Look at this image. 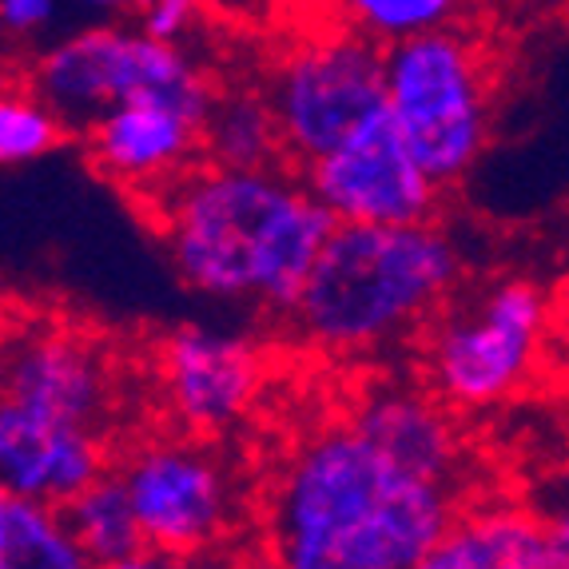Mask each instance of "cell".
<instances>
[{
    "mask_svg": "<svg viewBox=\"0 0 569 569\" xmlns=\"http://www.w3.org/2000/svg\"><path fill=\"white\" fill-rule=\"evenodd\" d=\"M116 466L112 438L100 430L40 418L0 402V482L4 493L64 510Z\"/></svg>",
    "mask_w": 569,
    "mask_h": 569,
    "instance_id": "obj_13",
    "label": "cell"
},
{
    "mask_svg": "<svg viewBox=\"0 0 569 569\" xmlns=\"http://www.w3.org/2000/svg\"><path fill=\"white\" fill-rule=\"evenodd\" d=\"M550 522V538H553V553H558V566L569 569V502H561L553 513H546Z\"/></svg>",
    "mask_w": 569,
    "mask_h": 569,
    "instance_id": "obj_24",
    "label": "cell"
},
{
    "mask_svg": "<svg viewBox=\"0 0 569 569\" xmlns=\"http://www.w3.org/2000/svg\"><path fill=\"white\" fill-rule=\"evenodd\" d=\"M208 116L171 100H128L84 132V152L112 188L152 203L203 163Z\"/></svg>",
    "mask_w": 569,
    "mask_h": 569,
    "instance_id": "obj_12",
    "label": "cell"
},
{
    "mask_svg": "<svg viewBox=\"0 0 569 569\" xmlns=\"http://www.w3.org/2000/svg\"><path fill=\"white\" fill-rule=\"evenodd\" d=\"M342 418L399 466L430 482L458 486L466 458L462 430L455 422V407H447L430 387L370 382L355 395Z\"/></svg>",
    "mask_w": 569,
    "mask_h": 569,
    "instance_id": "obj_14",
    "label": "cell"
},
{
    "mask_svg": "<svg viewBox=\"0 0 569 569\" xmlns=\"http://www.w3.org/2000/svg\"><path fill=\"white\" fill-rule=\"evenodd\" d=\"M347 24L375 37L379 44L422 37L458 24L462 0H339Z\"/></svg>",
    "mask_w": 569,
    "mask_h": 569,
    "instance_id": "obj_19",
    "label": "cell"
},
{
    "mask_svg": "<svg viewBox=\"0 0 569 569\" xmlns=\"http://www.w3.org/2000/svg\"><path fill=\"white\" fill-rule=\"evenodd\" d=\"M0 569H104L68 526L64 510L20 493L0 498Z\"/></svg>",
    "mask_w": 569,
    "mask_h": 569,
    "instance_id": "obj_17",
    "label": "cell"
},
{
    "mask_svg": "<svg viewBox=\"0 0 569 569\" xmlns=\"http://www.w3.org/2000/svg\"><path fill=\"white\" fill-rule=\"evenodd\" d=\"M200 0H148L140 9V29L168 44H183L196 32Z\"/></svg>",
    "mask_w": 569,
    "mask_h": 569,
    "instance_id": "obj_21",
    "label": "cell"
},
{
    "mask_svg": "<svg viewBox=\"0 0 569 569\" xmlns=\"http://www.w3.org/2000/svg\"><path fill=\"white\" fill-rule=\"evenodd\" d=\"M239 569H283V566H276L263 550H256V553H243V558H239Z\"/></svg>",
    "mask_w": 569,
    "mask_h": 569,
    "instance_id": "obj_25",
    "label": "cell"
},
{
    "mask_svg": "<svg viewBox=\"0 0 569 569\" xmlns=\"http://www.w3.org/2000/svg\"><path fill=\"white\" fill-rule=\"evenodd\" d=\"M458 510V486L415 475L335 418L283 450L256 538L283 569H415Z\"/></svg>",
    "mask_w": 569,
    "mask_h": 569,
    "instance_id": "obj_1",
    "label": "cell"
},
{
    "mask_svg": "<svg viewBox=\"0 0 569 569\" xmlns=\"http://www.w3.org/2000/svg\"><path fill=\"white\" fill-rule=\"evenodd\" d=\"M462 276V247L438 219L407 228L335 223L287 323L311 351L359 359L427 331Z\"/></svg>",
    "mask_w": 569,
    "mask_h": 569,
    "instance_id": "obj_3",
    "label": "cell"
},
{
    "mask_svg": "<svg viewBox=\"0 0 569 569\" xmlns=\"http://www.w3.org/2000/svg\"><path fill=\"white\" fill-rule=\"evenodd\" d=\"M64 518L100 566H112V561L132 558L136 550H143L140 518H136L128 486H123V478L116 470H108L100 482L88 486L77 502H68Z\"/></svg>",
    "mask_w": 569,
    "mask_h": 569,
    "instance_id": "obj_18",
    "label": "cell"
},
{
    "mask_svg": "<svg viewBox=\"0 0 569 569\" xmlns=\"http://www.w3.org/2000/svg\"><path fill=\"white\" fill-rule=\"evenodd\" d=\"M57 17V0H0V24L12 40H29Z\"/></svg>",
    "mask_w": 569,
    "mask_h": 569,
    "instance_id": "obj_23",
    "label": "cell"
},
{
    "mask_svg": "<svg viewBox=\"0 0 569 569\" xmlns=\"http://www.w3.org/2000/svg\"><path fill=\"white\" fill-rule=\"evenodd\" d=\"M243 553H228V550H208V553H176V550H152L143 546L132 558H120L104 569H239Z\"/></svg>",
    "mask_w": 569,
    "mask_h": 569,
    "instance_id": "obj_22",
    "label": "cell"
},
{
    "mask_svg": "<svg viewBox=\"0 0 569 569\" xmlns=\"http://www.w3.org/2000/svg\"><path fill=\"white\" fill-rule=\"evenodd\" d=\"M136 4H140V9H143V4H148V0H136Z\"/></svg>",
    "mask_w": 569,
    "mask_h": 569,
    "instance_id": "obj_27",
    "label": "cell"
},
{
    "mask_svg": "<svg viewBox=\"0 0 569 569\" xmlns=\"http://www.w3.org/2000/svg\"><path fill=\"white\" fill-rule=\"evenodd\" d=\"M68 128L29 84L9 88L0 100V160L9 168L37 163L64 143Z\"/></svg>",
    "mask_w": 569,
    "mask_h": 569,
    "instance_id": "obj_20",
    "label": "cell"
},
{
    "mask_svg": "<svg viewBox=\"0 0 569 569\" xmlns=\"http://www.w3.org/2000/svg\"><path fill=\"white\" fill-rule=\"evenodd\" d=\"M24 84L64 120L68 132L80 136L128 100H171L208 116L219 92L183 44L120 24L84 29L48 44L29 64Z\"/></svg>",
    "mask_w": 569,
    "mask_h": 569,
    "instance_id": "obj_7",
    "label": "cell"
},
{
    "mask_svg": "<svg viewBox=\"0 0 569 569\" xmlns=\"http://www.w3.org/2000/svg\"><path fill=\"white\" fill-rule=\"evenodd\" d=\"M550 335V295L526 276L450 299L422 331V379L455 410H493L530 387Z\"/></svg>",
    "mask_w": 569,
    "mask_h": 569,
    "instance_id": "obj_5",
    "label": "cell"
},
{
    "mask_svg": "<svg viewBox=\"0 0 569 569\" xmlns=\"http://www.w3.org/2000/svg\"><path fill=\"white\" fill-rule=\"evenodd\" d=\"M263 92L276 108L287 163L303 171L390 116L387 44L355 24L303 32L271 60Z\"/></svg>",
    "mask_w": 569,
    "mask_h": 569,
    "instance_id": "obj_6",
    "label": "cell"
},
{
    "mask_svg": "<svg viewBox=\"0 0 569 569\" xmlns=\"http://www.w3.org/2000/svg\"><path fill=\"white\" fill-rule=\"evenodd\" d=\"M152 223L183 287L211 303L287 319L335 219L291 163H196L152 200Z\"/></svg>",
    "mask_w": 569,
    "mask_h": 569,
    "instance_id": "obj_2",
    "label": "cell"
},
{
    "mask_svg": "<svg viewBox=\"0 0 569 569\" xmlns=\"http://www.w3.org/2000/svg\"><path fill=\"white\" fill-rule=\"evenodd\" d=\"M415 569H561L550 522L522 502H475Z\"/></svg>",
    "mask_w": 569,
    "mask_h": 569,
    "instance_id": "obj_15",
    "label": "cell"
},
{
    "mask_svg": "<svg viewBox=\"0 0 569 569\" xmlns=\"http://www.w3.org/2000/svg\"><path fill=\"white\" fill-rule=\"evenodd\" d=\"M116 475L140 518L143 546L176 553H239L247 526V490L216 438L188 430H152L116 455Z\"/></svg>",
    "mask_w": 569,
    "mask_h": 569,
    "instance_id": "obj_8",
    "label": "cell"
},
{
    "mask_svg": "<svg viewBox=\"0 0 569 569\" xmlns=\"http://www.w3.org/2000/svg\"><path fill=\"white\" fill-rule=\"evenodd\" d=\"M203 160L219 168H271L287 163L276 108L263 84L219 88L203 123Z\"/></svg>",
    "mask_w": 569,
    "mask_h": 569,
    "instance_id": "obj_16",
    "label": "cell"
},
{
    "mask_svg": "<svg viewBox=\"0 0 569 569\" xmlns=\"http://www.w3.org/2000/svg\"><path fill=\"white\" fill-rule=\"evenodd\" d=\"M152 382L171 427L219 442L251 418L267 362L247 335L183 323L156 342Z\"/></svg>",
    "mask_w": 569,
    "mask_h": 569,
    "instance_id": "obj_10",
    "label": "cell"
},
{
    "mask_svg": "<svg viewBox=\"0 0 569 569\" xmlns=\"http://www.w3.org/2000/svg\"><path fill=\"white\" fill-rule=\"evenodd\" d=\"M4 402L112 438L123 402L120 359L88 327L20 319L4 342Z\"/></svg>",
    "mask_w": 569,
    "mask_h": 569,
    "instance_id": "obj_9",
    "label": "cell"
},
{
    "mask_svg": "<svg viewBox=\"0 0 569 569\" xmlns=\"http://www.w3.org/2000/svg\"><path fill=\"white\" fill-rule=\"evenodd\" d=\"M387 104L418 163L438 188H455L493 136L490 52L458 24L387 44Z\"/></svg>",
    "mask_w": 569,
    "mask_h": 569,
    "instance_id": "obj_4",
    "label": "cell"
},
{
    "mask_svg": "<svg viewBox=\"0 0 569 569\" xmlns=\"http://www.w3.org/2000/svg\"><path fill=\"white\" fill-rule=\"evenodd\" d=\"M303 180L315 200L331 211L335 223H370V228L430 223L447 191L418 163L390 116L335 148L331 156L307 163Z\"/></svg>",
    "mask_w": 569,
    "mask_h": 569,
    "instance_id": "obj_11",
    "label": "cell"
},
{
    "mask_svg": "<svg viewBox=\"0 0 569 569\" xmlns=\"http://www.w3.org/2000/svg\"><path fill=\"white\" fill-rule=\"evenodd\" d=\"M88 4H92V9H116L120 0H88Z\"/></svg>",
    "mask_w": 569,
    "mask_h": 569,
    "instance_id": "obj_26",
    "label": "cell"
}]
</instances>
